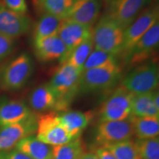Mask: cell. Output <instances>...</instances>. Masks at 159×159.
Wrapping results in <instances>:
<instances>
[{"instance_id": "cell-1", "label": "cell", "mask_w": 159, "mask_h": 159, "mask_svg": "<svg viewBox=\"0 0 159 159\" xmlns=\"http://www.w3.org/2000/svg\"><path fill=\"white\" fill-rule=\"evenodd\" d=\"M83 71L67 63H61L49 85L57 98L55 112H64L78 94L79 80Z\"/></svg>"}, {"instance_id": "cell-2", "label": "cell", "mask_w": 159, "mask_h": 159, "mask_svg": "<svg viewBox=\"0 0 159 159\" xmlns=\"http://www.w3.org/2000/svg\"><path fill=\"white\" fill-rule=\"evenodd\" d=\"M122 67L118 61L103 66L83 71L79 80L78 94L109 90L121 78Z\"/></svg>"}, {"instance_id": "cell-3", "label": "cell", "mask_w": 159, "mask_h": 159, "mask_svg": "<svg viewBox=\"0 0 159 159\" xmlns=\"http://www.w3.org/2000/svg\"><path fill=\"white\" fill-rule=\"evenodd\" d=\"M34 71V63L27 53H21L0 69V90L15 91L25 86Z\"/></svg>"}, {"instance_id": "cell-4", "label": "cell", "mask_w": 159, "mask_h": 159, "mask_svg": "<svg viewBox=\"0 0 159 159\" xmlns=\"http://www.w3.org/2000/svg\"><path fill=\"white\" fill-rule=\"evenodd\" d=\"M124 33V29L104 15L92 29L91 39L94 49L119 56L122 50Z\"/></svg>"}, {"instance_id": "cell-5", "label": "cell", "mask_w": 159, "mask_h": 159, "mask_svg": "<svg viewBox=\"0 0 159 159\" xmlns=\"http://www.w3.org/2000/svg\"><path fill=\"white\" fill-rule=\"evenodd\" d=\"M158 83V66L156 62H148L131 69L122 79L121 85L133 94H141L156 91Z\"/></svg>"}, {"instance_id": "cell-6", "label": "cell", "mask_w": 159, "mask_h": 159, "mask_svg": "<svg viewBox=\"0 0 159 159\" xmlns=\"http://www.w3.org/2000/svg\"><path fill=\"white\" fill-rule=\"evenodd\" d=\"M134 94L120 85L111 92L99 111V122L122 121L131 116Z\"/></svg>"}, {"instance_id": "cell-7", "label": "cell", "mask_w": 159, "mask_h": 159, "mask_svg": "<svg viewBox=\"0 0 159 159\" xmlns=\"http://www.w3.org/2000/svg\"><path fill=\"white\" fill-rule=\"evenodd\" d=\"M36 138L51 147L64 144L72 140L54 111L37 115Z\"/></svg>"}, {"instance_id": "cell-8", "label": "cell", "mask_w": 159, "mask_h": 159, "mask_svg": "<svg viewBox=\"0 0 159 159\" xmlns=\"http://www.w3.org/2000/svg\"><path fill=\"white\" fill-rule=\"evenodd\" d=\"M159 21L158 2L151 4L142 11L134 22L125 30L124 42L121 57L126 54L145 33Z\"/></svg>"}, {"instance_id": "cell-9", "label": "cell", "mask_w": 159, "mask_h": 159, "mask_svg": "<svg viewBox=\"0 0 159 159\" xmlns=\"http://www.w3.org/2000/svg\"><path fill=\"white\" fill-rule=\"evenodd\" d=\"M134 136V128L130 118L122 121L102 122L97 126L94 142L97 147H103L129 140Z\"/></svg>"}, {"instance_id": "cell-10", "label": "cell", "mask_w": 159, "mask_h": 159, "mask_svg": "<svg viewBox=\"0 0 159 159\" xmlns=\"http://www.w3.org/2000/svg\"><path fill=\"white\" fill-rule=\"evenodd\" d=\"M159 44V21L152 26L122 57L125 66L144 63L156 51Z\"/></svg>"}, {"instance_id": "cell-11", "label": "cell", "mask_w": 159, "mask_h": 159, "mask_svg": "<svg viewBox=\"0 0 159 159\" xmlns=\"http://www.w3.org/2000/svg\"><path fill=\"white\" fill-rule=\"evenodd\" d=\"M152 0H114L108 4L106 15L122 29L125 30L134 22L143 10Z\"/></svg>"}, {"instance_id": "cell-12", "label": "cell", "mask_w": 159, "mask_h": 159, "mask_svg": "<svg viewBox=\"0 0 159 159\" xmlns=\"http://www.w3.org/2000/svg\"><path fill=\"white\" fill-rule=\"evenodd\" d=\"M37 128V115L33 113L25 120L0 129V152L13 150L23 139L33 136Z\"/></svg>"}, {"instance_id": "cell-13", "label": "cell", "mask_w": 159, "mask_h": 159, "mask_svg": "<svg viewBox=\"0 0 159 159\" xmlns=\"http://www.w3.org/2000/svg\"><path fill=\"white\" fill-rule=\"evenodd\" d=\"M32 21L27 15L10 11L0 5V34L16 39L30 30Z\"/></svg>"}, {"instance_id": "cell-14", "label": "cell", "mask_w": 159, "mask_h": 159, "mask_svg": "<svg viewBox=\"0 0 159 159\" xmlns=\"http://www.w3.org/2000/svg\"><path fill=\"white\" fill-rule=\"evenodd\" d=\"M102 0H76L63 20L92 27L102 9Z\"/></svg>"}, {"instance_id": "cell-15", "label": "cell", "mask_w": 159, "mask_h": 159, "mask_svg": "<svg viewBox=\"0 0 159 159\" xmlns=\"http://www.w3.org/2000/svg\"><path fill=\"white\" fill-rule=\"evenodd\" d=\"M33 48L37 58L44 63L60 60L62 63L67 52L65 44L57 35L33 39Z\"/></svg>"}, {"instance_id": "cell-16", "label": "cell", "mask_w": 159, "mask_h": 159, "mask_svg": "<svg viewBox=\"0 0 159 159\" xmlns=\"http://www.w3.org/2000/svg\"><path fill=\"white\" fill-rule=\"evenodd\" d=\"M57 36L61 39L67 49L66 55L63 62L64 63L69 53L73 49L86 40L91 39L92 36V29L88 26L63 20Z\"/></svg>"}, {"instance_id": "cell-17", "label": "cell", "mask_w": 159, "mask_h": 159, "mask_svg": "<svg viewBox=\"0 0 159 159\" xmlns=\"http://www.w3.org/2000/svg\"><path fill=\"white\" fill-rule=\"evenodd\" d=\"M33 114L23 101L4 99L0 101V129L23 121Z\"/></svg>"}, {"instance_id": "cell-18", "label": "cell", "mask_w": 159, "mask_h": 159, "mask_svg": "<svg viewBox=\"0 0 159 159\" xmlns=\"http://www.w3.org/2000/svg\"><path fill=\"white\" fill-rule=\"evenodd\" d=\"M93 117L94 114L91 111H66L58 114L60 122L72 139L80 136L83 130L90 124Z\"/></svg>"}, {"instance_id": "cell-19", "label": "cell", "mask_w": 159, "mask_h": 159, "mask_svg": "<svg viewBox=\"0 0 159 159\" xmlns=\"http://www.w3.org/2000/svg\"><path fill=\"white\" fill-rule=\"evenodd\" d=\"M28 100L30 107L35 112H55L56 108V96L49 83L42 84L32 90Z\"/></svg>"}, {"instance_id": "cell-20", "label": "cell", "mask_w": 159, "mask_h": 159, "mask_svg": "<svg viewBox=\"0 0 159 159\" xmlns=\"http://www.w3.org/2000/svg\"><path fill=\"white\" fill-rule=\"evenodd\" d=\"M16 149L33 159H52V147L30 136L21 140Z\"/></svg>"}, {"instance_id": "cell-21", "label": "cell", "mask_w": 159, "mask_h": 159, "mask_svg": "<svg viewBox=\"0 0 159 159\" xmlns=\"http://www.w3.org/2000/svg\"><path fill=\"white\" fill-rule=\"evenodd\" d=\"M136 139H146L158 137L159 117H129Z\"/></svg>"}, {"instance_id": "cell-22", "label": "cell", "mask_w": 159, "mask_h": 159, "mask_svg": "<svg viewBox=\"0 0 159 159\" xmlns=\"http://www.w3.org/2000/svg\"><path fill=\"white\" fill-rule=\"evenodd\" d=\"M63 19L55 16L43 13L35 24L33 30V39L57 35Z\"/></svg>"}, {"instance_id": "cell-23", "label": "cell", "mask_w": 159, "mask_h": 159, "mask_svg": "<svg viewBox=\"0 0 159 159\" xmlns=\"http://www.w3.org/2000/svg\"><path fill=\"white\" fill-rule=\"evenodd\" d=\"M152 92L134 94L131 107V116L159 117V110L156 108L154 105Z\"/></svg>"}, {"instance_id": "cell-24", "label": "cell", "mask_w": 159, "mask_h": 159, "mask_svg": "<svg viewBox=\"0 0 159 159\" xmlns=\"http://www.w3.org/2000/svg\"><path fill=\"white\" fill-rule=\"evenodd\" d=\"M85 152V143L80 136L64 144L52 147V159H78Z\"/></svg>"}, {"instance_id": "cell-25", "label": "cell", "mask_w": 159, "mask_h": 159, "mask_svg": "<svg viewBox=\"0 0 159 159\" xmlns=\"http://www.w3.org/2000/svg\"><path fill=\"white\" fill-rule=\"evenodd\" d=\"M43 12L63 19L76 0H33Z\"/></svg>"}, {"instance_id": "cell-26", "label": "cell", "mask_w": 159, "mask_h": 159, "mask_svg": "<svg viewBox=\"0 0 159 159\" xmlns=\"http://www.w3.org/2000/svg\"><path fill=\"white\" fill-rule=\"evenodd\" d=\"M92 39H89L80 44L69 53L64 63H67L75 68L83 71V66L86 61L89 55L93 50Z\"/></svg>"}, {"instance_id": "cell-27", "label": "cell", "mask_w": 159, "mask_h": 159, "mask_svg": "<svg viewBox=\"0 0 159 159\" xmlns=\"http://www.w3.org/2000/svg\"><path fill=\"white\" fill-rule=\"evenodd\" d=\"M103 147L111 151L116 159H141L134 141L131 139Z\"/></svg>"}, {"instance_id": "cell-28", "label": "cell", "mask_w": 159, "mask_h": 159, "mask_svg": "<svg viewBox=\"0 0 159 159\" xmlns=\"http://www.w3.org/2000/svg\"><path fill=\"white\" fill-rule=\"evenodd\" d=\"M141 159H159V139H139L134 141Z\"/></svg>"}, {"instance_id": "cell-29", "label": "cell", "mask_w": 159, "mask_h": 159, "mask_svg": "<svg viewBox=\"0 0 159 159\" xmlns=\"http://www.w3.org/2000/svg\"><path fill=\"white\" fill-rule=\"evenodd\" d=\"M117 61V57L106 52L94 49L89 55L83 66V71L98 68Z\"/></svg>"}, {"instance_id": "cell-30", "label": "cell", "mask_w": 159, "mask_h": 159, "mask_svg": "<svg viewBox=\"0 0 159 159\" xmlns=\"http://www.w3.org/2000/svg\"><path fill=\"white\" fill-rule=\"evenodd\" d=\"M2 5L10 11L21 15H26L28 11L26 0H1Z\"/></svg>"}, {"instance_id": "cell-31", "label": "cell", "mask_w": 159, "mask_h": 159, "mask_svg": "<svg viewBox=\"0 0 159 159\" xmlns=\"http://www.w3.org/2000/svg\"><path fill=\"white\" fill-rule=\"evenodd\" d=\"M15 47L14 39L0 34V62L13 52Z\"/></svg>"}, {"instance_id": "cell-32", "label": "cell", "mask_w": 159, "mask_h": 159, "mask_svg": "<svg viewBox=\"0 0 159 159\" xmlns=\"http://www.w3.org/2000/svg\"><path fill=\"white\" fill-rule=\"evenodd\" d=\"M94 152L99 159H116L114 155L104 147H97L94 149Z\"/></svg>"}, {"instance_id": "cell-33", "label": "cell", "mask_w": 159, "mask_h": 159, "mask_svg": "<svg viewBox=\"0 0 159 159\" xmlns=\"http://www.w3.org/2000/svg\"><path fill=\"white\" fill-rule=\"evenodd\" d=\"M4 152H5L6 159H33L23 152L17 150L16 149H13V150Z\"/></svg>"}, {"instance_id": "cell-34", "label": "cell", "mask_w": 159, "mask_h": 159, "mask_svg": "<svg viewBox=\"0 0 159 159\" xmlns=\"http://www.w3.org/2000/svg\"><path fill=\"white\" fill-rule=\"evenodd\" d=\"M78 159H99L96 154L93 152H85Z\"/></svg>"}, {"instance_id": "cell-35", "label": "cell", "mask_w": 159, "mask_h": 159, "mask_svg": "<svg viewBox=\"0 0 159 159\" xmlns=\"http://www.w3.org/2000/svg\"><path fill=\"white\" fill-rule=\"evenodd\" d=\"M0 159H6L4 152H0Z\"/></svg>"}, {"instance_id": "cell-36", "label": "cell", "mask_w": 159, "mask_h": 159, "mask_svg": "<svg viewBox=\"0 0 159 159\" xmlns=\"http://www.w3.org/2000/svg\"><path fill=\"white\" fill-rule=\"evenodd\" d=\"M105 2V3H107V4H109V3H111V2H114V0H102V2Z\"/></svg>"}, {"instance_id": "cell-37", "label": "cell", "mask_w": 159, "mask_h": 159, "mask_svg": "<svg viewBox=\"0 0 159 159\" xmlns=\"http://www.w3.org/2000/svg\"><path fill=\"white\" fill-rule=\"evenodd\" d=\"M0 5H2V2H1V0H0Z\"/></svg>"}]
</instances>
